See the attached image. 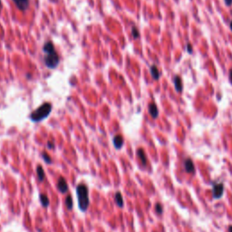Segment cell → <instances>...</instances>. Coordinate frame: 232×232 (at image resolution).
Segmentation results:
<instances>
[{
  "label": "cell",
  "mask_w": 232,
  "mask_h": 232,
  "mask_svg": "<svg viewBox=\"0 0 232 232\" xmlns=\"http://www.w3.org/2000/svg\"><path fill=\"white\" fill-rule=\"evenodd\" d=\"M43 51L45 53V55H44V62H45V65L50 69H54L58 65H59L60 58L55 51V48L53 45V43L50 41L46 42L45 45H44Z\"/></svg>",
  "instance_id": "obj_1"
},
{
  "label": "cell",
  "mask_w": 232,
  "mask_h": 232,
  "mask_svg": "<svg viewBox=\"0 0 232 232\" xmlns=\"http://www.w3.org/2000/svg\"><path fill=\"white\" fill-rule=\"evenodd\" d=\"M76 193L78 196L79 208L82 211H85L89 207V191L87 186L83 183H81L76 188Z\"/></svg>",
  "instance_id": "obj_2"
},
{
  "label": "cell",
  "mask_w": 232,
  "mask_h": 232,
  "mask_svg": "<svg viewBox=\"0 0 232 232\" xmlns=\"http://www.w3.org/2000/svg\"><path fill=\"white\" fill-rule=\"evenodd\" d=\"M51 111H52V104L50 103H45L31 113L30 119L36 123L40 122L45 118H46L50 114Z\"/></svg>",
  "instance_id": "obj_3"
},
{
  "label": "cell",
  "mask_w": 232,
  "mask_h": 232,
  "mask_svg": "<svg viewBox=\"0 0 232 232\" xmlns=\"http://www.w3.org/2000/svg\"><path fill=\"white\" fill-rule=\"evenodd\" d=\"M224 191L223 188V184L221 183H218L215 186H213V190H212V193H213V197L215 199H220Z\"/></svg>",
  "instance_id": "obj_4"
},
{
  "label": "cell",
  "mask_w": 232,
  "mask_h": 232,
  "mask_svg": "<svg viewBox=\"0 0 232 232\" xmlns=\"http://www.w3.org/2000/svg\"><path fill=\"white\" fill-rule=\"evenodd\" d=\"M13 2L21 11H25L29 7V0H13Z\"/></svg>",
  "instance_id": "obj_5"
},
{
  "label": "cell",
  "mask_w": 232,
  "mask_h": 232,
  "mask_svg": "<svg viewBox=\"0 0 232 232\" xmlns=\"http://www.w3.org/2000/svg\"><path fill=\"white\" fill-rule=\"evenodd\" d=\"M57 187L58 190H59L62 193H65L68 191V185L66 181L65 180L64 177H60L59 180H58V183H57Z\"/></svg>",
  "instance_id": "obj_6"
},
{
  "label": "cell",
  "mask_w": 232,
  "mask_h": 232,
  "mask_svg": "<svg viewBox=\"0 0 232 232\" xmlns=\"http://www.w3.org/2000/svg\"><path fill=\"white\" fill-rule=\"evenodd\" d=\"M184 167H185L186 171L188 172V173H193L195 171V167H194L193 162L191 161V159H187L186 160L185 163H184Z\"/></svg>",
  "instance_id": "obj_7"
},
{
  "label": "cell",
  "mask_w": 232,
  "mask_h": 232,
  "mask_svg": "<svg viewBox=\"0 0 232 232\" xmlns=\"http://www.w3.org/2000/svg\"><path fill=\"white\" fill-rule=\"evenodd\" d=\"M149 112L150 114L152 115V117L156 119L158 117V115H159V110H158V107L156 106L155 104L153 103H151L149 104Z\"/></svg>",
  "instance_id": "obj_8"
},
{
  "label": "cell",
  "mask_w": 232,
  "mask_h": 232,
  "mask_svg": "<svg viewBox=\"0 0 232 232\" xmlns=\"http://www.w3.org/2000/svg\"><path fill=\"white\" fill-rule=\"evenodd\" d=\"M113 144L116 149H121L123 145V138L122 135H116L113 138Z\"/></svg>",
  "instance_id": "obj_9"
},
{
  "label": "cell",
  "mask_w": 232,
  "mask_h": 232,
  "mask_svg": "<svg viewBox=\"0 0 232 232\" xmlns=\"http://www.w3.org/2000/svg\"><path fill=\"white\" fill-rule=\"evenodd\" d=\"M174 83H175V88H176V91L178 93L181 92L182 89H183V85H182V81H181V78L180 76H175L174 78Z\"/></svg>",
  "instance_id": "obj_10"
},
{
  "label": "cell",
  "mask_w": 232,
  "mask_h": 232,
  "mask_svg": "<svg viewBox=\"0 0 232 232\" xmlns=\"http://www.w3.org/2000/svg\"><path fill=\"white\" fill-rule=\"evenodd\" d=\"M137 154H138V157L140 158L141 162H142L143 165H146L147 164V158H146V155H145V152L142 149H139L137 151Z\"/></svg>",
  "instance_id": "obj_11"
},
{
  "label": "cell",
  "mask_w": 232,
  "mask_h": 232,
  "mask_svg": "<svg viewBox=\"0 0 232 232\" xmlns=\"http://www.w3.org/2000/svg\"><path fill=\"white\" fill-rule=\"evenodd\" d=\"M151 74H152V76L154 80H158L159 77H160V72L157 68L156 65H152L151 66Z\"/></svg>",
  "instance_id": "obj_12"
},
{
  "label": "cell",
  "mask_w": 232,
  "mask_h": 232,
  "mask_svg": "<svg viewBox=\"0 0 232 232\" xmlns=\"http://www.w3.org/2000/svg\"><path fill=\"white\" fill-rule=\"evenodd\" d=\"M37 175H38V179L40 180V181H43L44 179H45V171H44V169L41 165L37 166Z\"/></svg>",
  "instance_id": "obj_13"
},
{
  "label": "cell",
  "mask_w": 232,
  "mask_h": 232,
  "mask_svg": "<svg viewBox=\"0 0 232 232\" xmlns=\"http://www.w3.org/2000/svg\"><path fill=\"white\" fill-rule=\"evenodd\" d=\"M115 200H116V203H117V205L119 207H123V196H122L121 192H117L115 194Z\"/></svg>",
  "instance_id": "obj_14"
},
{
  "label": "cell",
  "mask_w": 232,
  "mask_h": 232,
  "mask_svg": "<svg viewBox=\"0 0 232 232\" xmlns=\"http://www.w3.org/2000/svg\"><path fill=\"white\" fill-rule=\"evenodd\" d=\"M40 200H41V203H42V205L44 207H47L49 205V199L47 198L46 195L45 194H41L40 196Z\"/></svg>",
  "instance_id": "obj_15"
},
{
  "label": "cell",
  "mask_w": 232,
  "mask_h": 232,
  "mask_svg": "<svg viewBox=\"0 0 232 232\" xmlns=\"http://www.w3.org/2000/svg\"><path fill=\"white\" fill-rule=\"evenodd\" d=\"M66 206H67L68 210L72 209V198L70 195L67 196V198H66Z\"/></svg>",
  "instance_id": "obj_16"
},
{
  "label": "cell",
  "mask_w": 232,
  "mask_h": 232,
  "mask_svg": "<svg viewBox=\"0 0 232 232\" xmlns=\"http://www.w3.org/2000/svg\"><path fill=\"white\" fill-rule=\"evenodd\" d=\"M42 157H43L44 160H45L46 162H47V163H51V162H52L50 156H49L46 152H43V153H42Z\"/></svg>",
  "instance_id": "obj_17"
},
{
  "label": "cell",
  "mask_w": 232,
  "mask_h": 232,
  "mask_svg": "<svg viewBox=\"0 0 232 232\" xmlns=\"http://www.w3.org/2000/svg\"><path fill=\"white\" fill-rule=\"evenodd\" d=\"M132 34H133V36L134 38H138V37L140 36V34H139L138 29H137L135 26H133V27L132 28Z\"/></svg>",
  "instance_id": "obj_18"
},
{
  "label": "cell",
  "mask_w": 232,
  "mask_h": 232,
  "mask_svg": "<svg viewBox=\"0 0 232 232\" xmlns=\"http://www.w3.org/2000/svg\"><path fill=\"white\" fill-rule=\"evenodd\" d=\"M156 210H157V212L160 213V214L162 213V206L160 204V203H158V204L156 205Z\"/></svg>",
  "instance_id": "obj_19"
},
{
  "label": "cell",
  "mask_w": 232,
  "mask_h": 232,
  "mask_svg": "<svg viewBox=\"0 0 232 232\" xmlns=\"http://www.w3.org/2000/svg\"><path fill=\"white\" fill-rule=\"evenodd\" d=\"M187 51L190 53V54L192 53V46H191V44H190V43H188V45H187Z\"/></svg>",
  "instance_id": "obj_20"
},
{
  "label": "cell",
  "mask_w": 232,
  "mask_h": 232,
  "mask_svg": "<svg viewBox=\"0 0 232 232\" xmlns=\"http://www.w3.org/2000/svg\"><path fill=\"white\" fill-rule=\"evenodd\" d=\"M48 147H49L50 149H53V148L54 147V143H53V142H51V141H49V142H48Z\"/></svg>",
  "instance_id": "obj_21"
},
{
  "label": "cell",
  "mask_w": 232,
  "mask_h": 232,
  "mask_svg": "<svg viewBox=\"0 0 232 232\" xmlns=\"http://www.w3.org/2000/svg\"><path fill=\"white\" fill-rule=\"evenodd\" d=\"M229 82L232 83V69L229 71Z\"/></svg>",
  "instance_id": "obj_22"
},
{
  "label": "cell",
  "mask_w": 232,
  "mask_h": 232,
  "mask_svg": "<svg viewBox=\"0 0 232 232\" xmlns=\"http://www.w3.org/2000/svg\"><path fill=\"white\" fill-rule=\"evenodd\" d=\"M225 2L228 6H230L232 4V0H225Z\"/></svg>",
  "instance_id": "obj_23"
},
{
  "label": "cell",
  "mask_w": 232,
  "mask_h": 232,
  "mask_svg": "<svg viewBox=\"0 0 232 232\" xmlns=\"http://www.w3.org/2000/svg\"><path fill=\"white\" fill-rule=\"evenodd\" d=\"M228 232H232V226L228 227Z\"/></svg>",
  "instance_id": "obj_24"
},
{
  "label": "cell",
  "mask_w": 232,
  "mask_h": 232,
  "mask_svg": "<svg viewBox=\"0 0 232 232\" xmlns=\"http://www.w3.org/2000/svg\"><path fill=\"white\" fill-rule=\"evenodd\" d=\"M2 8V4H1V0H0V9Z\"/></svg>",
  "instance_id": "obj_25"
},
{
  "label": "cell",
  "mask_w": 232,
  "mask_h": 232,
  "mask_svg": "<svg viewBox=\"0 0 232 232\" xmlns=\"http://www.w3.org/2000/svg\"><path fill=\"white\" fill-rule=\"evenodd\" d=\"M230 29H231V30H232V21L230 22Z\"/></svg>",
  "instance_id": "obj_26"
}]
</instances>
